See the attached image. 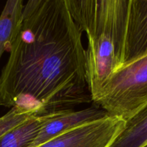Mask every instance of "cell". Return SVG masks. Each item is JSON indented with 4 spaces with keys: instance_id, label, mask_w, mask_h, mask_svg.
<instances>
[{
    "instance_id": "obj_1",
    "label": "cell",
    "mask_w": 147,
    "mask_h": 147,
    "mask_svg": "<svg viewBox=\"0 0 147 147\" xmlns=\"http://www.w3.org/2000/svg\"><path fill=\"white\" fill-rule=\"evenodd\" d=\"M82 32L66 0H30L0 76V103L35 116L92 102Z\"/></svg>"
},
{
    "instance_id": "obj_2",
    "label": "cell",
    "mask_w": 147,
    "mask_h": 147,
    "mask_svg": "<svg viewBox=\"0 0 147 147\" xmlns=\"http://www.w3.org/2000/svg\"><path fill=\"white\" fill-rule=\"evenodd\" d=\"M87 37L86 75L92 102L124 65L130 0H66Z\"/></svg>"
},
{
    "instance_id": "obj_3",
    "label": "cell",
    "mask_w": 147,
    "mask_h": 147,
    "mask_svg": "<svg viewBox=\"0 0 147 147\" xmlns=\"http://www.w3.org/2000/svg\"><path fill=\"white\" fill-rule=\"evenodd\" d=\"M93 103L125 121L143 109L147 104V55L124 64Z\"/></svg>"
},
{
    "instance_id": "obj_4",
    "label": "cell",
    "mask_w": 147,
    "mask_h": 147,
    "mask_svg": "<svg viewBox=\"0 0 147 147\" xmlns=\"http://www.w3.org/2000/svg\"><path fill=\"white\" fill-rule=\"evenodd\" d=\"M121 118L108 116L66 131L37 147H108L125 125Z\"/></svg>"
},
{
    "instance_id": "obj_5",
    "label": "cell",
    "mask_w": 147,
    "mask_h": 147,
    "mask_svg": "<svg viewBox=\"0 0 147 147\" xmlns=\"http://www.w3.org/2000/svg\"><path fill=\"white\" fill-rule=\"evenodd\" d=\"M110 116L97 105L79 111L69 110L49 115L30 147H37L66 131Z\"/></svg>"
},
{
    "instance_id": "obj_6",
    "label": "cell",
    "mask_w": 147,
    "mask_h": 147,
    "mask_svg": "<svg viewBox=\"0 0 147 147\" xmlns=\"http://www.w3.org/2000/svg\"><path fill=\"white\" fill-rule=\"evenodd\" d=\"M147 55V0H130L124 64Z\"/></svg>"
},
{
    "instance_id": "obj_7",
    "label": "cell",
    "mask_w": 147,
    "mask_h": 147,
    "mask_svg": "<svg viewBox=\"0 0 147 147\" xmlns=\"http://www.w3.org/2000/svg\"><path fill=\"white\" fill-rule=\"evenodd\" d=\"M147 143V104L125 121L123 129L108 147H141Z\"/></svg>"
},
{
    "instance_id": "obj_8",
    "label": "cell",
    "mask_w": 147,
    "mask_h": 147,
    "mask_svg": "<svg viewBox=\"0 0 147 147\" xmlns=\"http://www.w3.org/2000/svg\"><path fill=\"white\" fill-rule=\"evenodd\" d=\"M23 0L6 2L0 15V60L3 53L10 50L20 25L24 8Z\"/></svg>"
},
{
    "instance_id": "obj_9",
    "label": "cell",
    "mask_w": 147,
    "mask_h": 147,
    "mask_svg": "<svg viewBox=\"0 0 147 147\" xmlns=\"http://www.w3.org/2000/svg\"><path fill=\"white\" fill-rule=\"evenodd\" d=\"M48 116H33L9 131L0 137V147H30Z\"/></svg>"
},
{
    "instance_id": "obj_10",
    "label": "cell",
    "mask_w": 147,
    "mask_h": 147,
    "mask_svg": "<svg viewBox=\"0 0 147 147\" xmlns=\"http://www.w3.org/2000/svg\"><path fill=\"white\" fill-rule=\"evenodd\" d=\"M141 147H147V143L146 144H144V146H141Z\"/></svg>"
},
{
    "instance_id": "obj_11",
    "label": "cell",
    "mask_w": 147,
    "mask_h": 147,
    "mask_svg": "<svg viewBox=\"0 0 147 147\" xmlns=\"http://www.w3.org/2000/svg\"><path fill=\"white\" fill-rule=\"evenodd\" d=\"M0 106H1V103H0Z\"/></svg>"
}]
</instances>
